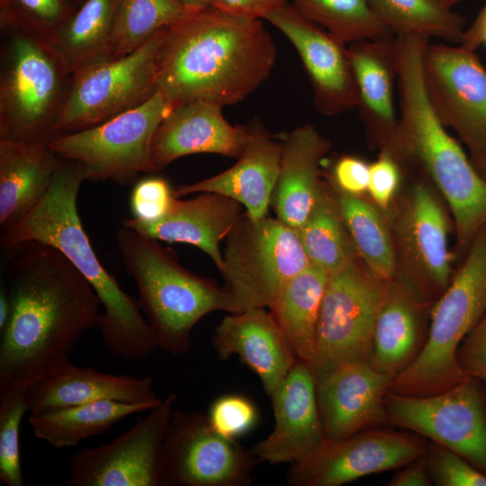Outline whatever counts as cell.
<instances>
[{"mask_svg":"<svg viewBox=\"0 0 486 486\" xmlns=\"http://www.w3.org/2000/svg\"><path fill=\"white\" fill-rule=\"evenodd\" d=\"M4 252L10 313L0 330V392L24 389L69 360L84 333L96 328L102 306L56 248L30 241Z\"/></svg>","mask_w":486,"mask_h":486,"instance_id":"obj_1","label":"cell"},{"mask_svg":"<svg viewBox=\"0 0 486 486\" xmlns=\"http://www.w3.org/2000/svg\"><path fill=\"white\" fill-rule=\"evenodd\" d=\"M275 58L260 19L195 8L164 27L158 90L175 106L197 100L231 105L266 80Z\"/></svg>","mask_w":486,"mask_h":486,"instance_id":"obj_2","label":"cell"},{"mask_svg":"<svg viewBox=\"0 0 486 486\" xmlns=\"http://www.w3.org/2000/svg\"><path fill=\"white\" fill-rule=\"evenodd\" d=\"M86 180L83 166L60 158L41 200L22 219L2 230L3 251L37 241L58 249L86 277L104 308L96 328L111 354L140 360L156 350L150 327L138 300L122 290L94 253L77 211V195Z\"/></svg>","mask_w":486,"mask_h":486,"instance_id":"obj_3","label":"cell"},{"mask_svg":"<svg viewBox=\"0 0 486 486\" xmlns=\"http://www.w3.org/2000/svg\"><path fill=\"white\" fill-rule=\"evenodd\" d=\"M428 43L424 35H396L401 136L407 157L424 168L446 197L459 241L466 244L486 226V178L446 130L428 98L423 73Z\"/></svg>","mask_w":486,"mask_h":486,"instance_id":"obj_4","label":"cell"},{"mask_svg":"<svg viewBox=\"0 0 486 486\" xmlns=\"http://www.w3.org/2000/svg\"><path fill=\"white\" fill-rule=\"evenodd\" d=\"M116 241L123 267L137 284L138 302L158 348L184 355L191 347L192 329L202 317L215 310L230 312L222 286L186 270L176 254L158 239L122 227Z\"/></svg>","mask_w":486,"mask_h":486,"instance_id":"obj_5","label":"cell"},{"mask_svg":"<svg viewBox=\"0 0 486 486\" xmlns=\"http://www.w3.org/2000/svg\"><path fill=\"white\" fill-rule=\"evenodd\" d=\"M485 313L486 226L472 239L465 262L434 307L423 348L393 379L390 391L406 396H428L469 377L459 364L458 349Z\"/></svg>","mask_w":486,"mask_h":486,"instance_id":"obj_6","label":"cell"},{"mask_svg":"<svg viewBox=\"0 0 486 486\" xmlns=\"http://www.w3.org/2000/svg\"><path fill=\"white\" fill-rule=\"evenodd\" d=\"M1 32L0 140L49 142L72 76L47 40L12 28Z\"/></svg>","mask_w":486,"mask_h":486,"instance_id":"obj_7","label":"cell"},{"mask_svg":"<svg viewBox=\"0 0 486 486\" xmlns=\"http://www.w3.org/2000/svg\"><path fill=\"white\" fill-rule=\"evenodd\" d=\"M222 289L230 312L269 308L285 284L310 266L297 230L244 212L225 238Z\"/></svg>","mask_w":486,"mask_h":486,"instance_id":"obj_8","label":"cell"},{"mask_svg":"<svg viewBox=\"0 0 486 486\" xmlns=\"http://www.w3.org/2000/svg\"><path fill=\"white\" fill-rule=\"evenodd\" d=\"M175 107L158 90L135 108L95 126L56 136L49 144L58 158L80 163L86 180L129 184L142 173H157L153 137Z\"/></svg>","mask_w":486,"mask_h":486,"instance_id":"obj_9","label":"cell"},{"mask_svg":"<svg viewBox=\"0 0 486 486\" xmlns=\"http://www.w3.org/2000/svg\"><path fill=\"white\" fill-rule=\"evenodd\" d=\"M164 27L133 52L94 63L72 76L56 136L76 132L135 108L158 91Z\"/></svg>","mask_w":486,"mask_h":486,"instance_id":"obj_10","label":"cell"},{"mask_svg":"<svg viewBox=\"0 0 486 486\" xmlns=\"http://www.w3.org/2000/svg\"><path fill=\"white\" fill-rule=\"evenodd\" d=\"M385 284L356 259L329 274L310 364L315 377L346 363L370 362Z\"/></svg>","mask_w":486,"mask_h":486,"instance_id":"obj_11","label":"cell"},{"mask_svg":"<svg viewBox=\"0 0 486 486\" xmlns=\"http://www.w3.org/2000/svg\"><path fill=\"white\" fill-rule=\"evenodd\" d=\"M387 423L430 438L486 473V384L467 377L428 396L388 392Z\"/></svg>","mask_w":486,"mask_h":486,"instance_id":"obj_12","label":"cell"},{"mask_svg":"<svg viewBox=\"0 0 486 486\" xmlns=\"http://www.w3.org/2000/svg\"><path fill=\"white\" fill-rule=\"evenodd\" d=\"M257 464L251 448L219 434L207 415L174 410L158 486H248Z\"/></svg>","mask_w":486,"mask_h":486,"instance_id":"obj_13","label":"cell"},{"mask_svg":"<svg viewBox=\"0 0 486 486\" xmlns=\"http://www.w3.org/2000/svg\"><path fill=\"white\" fill-rule=\"evenodd\" d=\"M423 73L428 98L444 126L470 148L476 169L486 172V68L474 50L428 44Z\"/></svg>","mask_w":486,"mask_h":486,"instance_id":"obj_14","label":"cell"},{"mask_svg":"<svg viewBox=\"0 0 486 486\" xmlns=\"http://www.w3.org/2000/svg\"><path fill=\"white\" fill-rule=\"evenodd\" d=\"M175 393L111 442L84 448L69 459L70 486H158L163 444Z\"/></svg>","mask_w":486,"mask_h":486,"instance_id":"obj_15","label":"cell"},{"mask_svg":"<svg viewBox=\"0 0 486 486\" xmlns=\"http://www.w3.org/2000/svg\"><path fill=\"white\" fill-rule=\"evenodd\" d=\"M428 441L409 433L366 429L328 442L314 456L290 464L292 486H339L358 478L403 467L426 454Z\"/></svg>","mask_w":486,"mask_h":486,"instance_id":"obj_16","label":"cell"},{"mask_svg":"<svg viewBox=\"0 0 486 486\" xmlns=\"http://www.w3.org/2000/svg\"><path fill=\"white\" fill-rule=\"evenodd\" d=\"M296 49L311 83L314 104L326 115L358 106L348 47L337 36L286 4L266 17Z\"/></svg>","mask_w":486,"mask_h":486,"instance_id":"obj_17","label":"cell"},{"mask_svg":"<svg viewBox=\"0 0 486 486\" xmlns=\"http://www.w3.org/2000/svg\"><path fill=\"white\" fill-rule=\"evenodd\" d=\"M270 399L274 429L251 447L258 463H301L327 446L316 379L309 363L297 360Z\"/></svg>","mask_w":486,"mask_h":486,"instance_id":"obj_18","label":"cell"},{"mask_svg":"<svg viewBox=\"0 0 486 486\" xmlns=\"http://www.w3.org/2000/svg\"><path fill=\"white\" fill-rule=\"evenodd\" d=\"M317 398L327 442L387 423L385 398L394 377L370 362H351L317 377Z\"/></svg>","mask_w":486,"mask_h":486,"instance_id":"obj_19","label":"cell"},{"mask_svg":"<svg viewBox=\"0 0 486 486\" xmlns=\"http://www.w3.org/2000/svg\"><path fill=\"white\" fill-rule=\"evenodd\" d=\"M347 47L361 116L382 150L391 152L400 161L405 157V148L393 98L397 80L396 36L359 40Z\"/></svg>","mask_w":486,"mask_h":486,"instance_id":"obj_20","label":"cell"},{"mask_svg":"<svg viewBox=\"0 0 486 486\" xmlns=\"http://www.w3.org/2000/svg\"><path fill=\"white\" fill-rule=\"evenodd\" d=\"M221 106L197 100L176 106L158 127L152 140L156 172L176 159L195 153H214L238 158L249 128L230 124Z\"/></svg>","mask_w":486,"mask_h":486,"instance_id":"obj_21","label":"cell"},{"mask_svg":"<svg viewBox=\"0 0 486 486\" xmlns=\"http://www.w3.org/2000/svg\"><path fill=\"white\" fill-rule=\"evenodd\" d=\"M219 359L231 356L258 375L270 398L298 360L266 308L248 309L225 316L212 338Z\"/></svg>","mask_w":486,"mask_h":486,"instance_id":"obj_22","label":"cell"},{"mask_svg":"<svg viewBox=\"0 0 486 486\" xmlns=\"http://www.w3.org/2000/svg\"><path fill=\"white\" fill-rule=\"evenodd\" d=\"M30 413L99 400L159 405L148 376L134 377L102 373L74 365L67 360L26 387Z\"/></svg>","mask_w":486,"mask_h":486,"instance_id":"obj_23","label":"cell"},{"mask_svg":"<svg viewBox=\"0 0 486 486\" xmlns=\"http://www.w3.org/2000/svg\"><path fill=\"white\" fill-rule=\"evenodd\" d=\"M244 212L236 200L203 193L185 201L174 198L166 214L157 221L132 217L123 219L122 225L158 240L193 245L207 254L220 271L223 256L220 243Z\"/></svg>","mask_w":486,"mask_h":486,"instance_id":"obj_24","label":"cell"},{"mask_svg":"<svg viewBox=\"0 0 486 486\" xmlns=\"http://www.w3.org/2000/svg\"><path fill=\"white\" fill-rule=\"evenodd\" d=\"M249 137L237 163L229 169L173 190L175 198L194 193H216L238 202L253 220L268 216L280 169L282 142L264 129L249 128Z\"/></svg>","mask_w":486,"mask_h":486,"instance_id":"obj_25","label":"cell"},{"mask_svg":"<svg viewBox=\"0 0 486 486\" xmlns=\"http://www.w3.org/2000/svg\"><path fill=\"white\" fill-rule=\"evenodd\" d=\"M329 142L305 124L282 137V155L270 206L276 217L298 230L314 205L321 184L320 163Z\"/></svg>","mask_w":486,"mask_h":486,"instance_id":"obj_26","label":"cell"},{"mask_svg":"<svg viewBox=\"0 0 486 486\" xmlns=\"http://www.w3.org/2000/svg\"><path fill=\"white\" fill-rule=\"evenodd\" d=\"M60 158L49 142L0 140V227L27 215L41 200Z\"/></svg>","mask_w":486,"mask_h":486,"instance_id":"obj_27","label":"cell"},{"mask_svg":"<svg viewBox=\"0 0 486 486\" xmlns=\"http://www.w3.org/2000/svg\"><path fill=\"white\" fill-rule=\"evenodd\" d=\"M425 341L417 297L402 285L386 283L375 319L370 364L395 378L417 358Z\"/></svg>","mask_w":486,"mask_h":486,"instance_id":"obj_28","label":"cell"},{"mask_svg":"<svg viewBox=\"0 0 486 486\" xmlns=\"http://www.w3.org/2000/svg\"><path fill=\"white\" fill-rule=\"evenodd\" d=\"M398 232L417 270L435 286L447 287L451 274L447 220L427 186L414 187L400 218Z\"/></svg>","mask_w":486,"mask_h":486,"instance_id":"obj_29","label":"cell"},{"mask_svg":"<svg viewBox=\"0 0 486 486\" xmlns=\"http://www.w3.org/2000/svg\"><path fill=\"white\" fill-rule=\"evenodd\" d=\"M329 274L309 266L297 274L268 308L296 358L311 363L318 317Z\"/></svg>","mask_w":486,"mask_h":486,"instance_id":"obj_30","label":"cell"},{"mask_svg":"<svg viewBox=\"0 0 486 486\" xmlns=\"http://www.w3.org/2000/svg\"><path fill=\"white\" fill-rule=\"evenodd\" d=\"M154 409L148 404L99 400L30 413L33 435L55 448L76 446L103 434L126 417Z\"/></svg>","mask_w":486,"mask_h":486,"instance_id":"obj_31","label":"cell"},{"mask_svg":"<svg viewBox=\"0 0 486 486\" xmlns=\"http://www.w3.org/2000/svg\"><path fill=\"white\" fill-rule=\"evenodd\" d=\"M120 0H85L48 41L73 76L103 61Z\"/></svg>","mask_w":486,"mask_h":486,"instance_id":"obj_32","label":"cell"},{"mask_svg":"<svg viewBox=\"0 0 486 486\" xmlns=\"http://www.w3.org/2000/svg\"><path fill=\"white\" fill-rule=\"evenodd\" d=\"M297 234L310 265L328 274L356 259L329 184L321 181L316 202Z\"/></svg>","mask_w":486,"mask_h":486,"instance_id":"obj_33","label":"cell"},{"mask_svg":"<svg viewBox=\"0 0 486 486\" xmlns=\"http://www.w3.org/2000/svg\"><path fill=\"white\" fill-rule=\"evenodd\" d=\"M330 184L340 215L357 255L379 281L391 282L396 272L391 238L384 222L371 204Z\"/></svg>","mask_w":486,"mask_h":486,"instance_id":"obj_34","label":"cell"},{"mask_svg":"<svg viewBox=\"0 0 486 486\" xmlns=\"http://www.w3.org/2000/svg\"><path fill=\"white\" fill-rule=\"evenodd\" d=\"M195 8L201 7L185 6L174 0H120L103 61L133 52L156 32Z\"/></svg>","mask_w":486,"mask_h":486,"instance_id":"obj_35","label":"cell"},{"mask_svg":"<svg viewBox=\"0 0 486 486\" xmlns=\"http://www.w3.org/2000/svg\"><path fill=\"white\" fill-rule=\"evenodd\" d=\"M393 34L411 33L461 44L466 18L430 0H369Z\"/></svg>","mask_w":486,"mask_h":486,"instance_id":"obj_36","label":"cell"},{"mask_svg":"<svg viewBox=\"0 0 486 486\" xmlns=\"http://www.w3.org/2000/svg\"><path fill=\"white\" fill-rule=\"evenodd\" d=\"M290 1L299 13L345 43L395 35L376 15L369 0Z\"/></svg>","mask_w":486,"mask_h":486,"instance_id":"obj_37","label":"cell"},{"mask_svg":"<svg viewBox=\"0 0 486 486\" xmlns=\"http://www.w3.org/2000/svg\"><path fill=\"white\" fill-rule=\"evenodd\" d=\"M76 8L72 0H0V27L49 41Z\"/></svg>","mask_w":486,"mask_h":486,"instance_id":"obj_38","label":"cell"},{"mask_svg":"<svg viewBox=\"0 0 486 486\" xmlns=\"http://www.w3.org/2000/svg\"><path fill=\"white\" fill-rule=\"evenodd\" d=\"M26 412V388L0 392V480L8 486L24 484L19 434Z\"/></svg>","mask_w":486,"mask_h":486,"instance_id":"obj_39","label":"cell"},{"mask_svg":"<svg viewBox=\"0 0 486 486\" xmlns=\"http://www.w3.org/2000/svg\"><path fill=\"white\" fill-rule=\"evenodd\" d=\"M426 458L433 483L438 486H486V473L464 457L436 442Z\"/></svg>","mask_w":486,"mask_h":486,"instance_id":"obj_40","label":"cell"},{"mask_svg":"<svg viewBox=\"0 0 486 486\" xmlns=\"http://www.w3.org/2000/svg\"><path fill=\"white\" fill-rule=\"evenodd\" d=\"M207 416L219 434L233 439L250 431L258 419L255 404L240 394L219 397L212 403Z\"/></svg>","mask_w":486,"mask_h":486,"instance_id":"obj_41","label":"cell"},{"mask_svg":"<svg viewBox=\"0 0 486 486\" xmlns=\"http://www.w3.org/2000/svg\"><path fill=\"white\" fill-rule=\"evenodd\" d=\"M173 190L163 177L148 176L139 180L130 195L133 218L148 222L163 218L175 198Z\"/></svg>","mask_w":486,"mask_h":486,"instance_id":"obj_42","label":"cell"},{"mask_svg":"<svg viewBox=\"0 0 486 486\" xmlns=\"http://www.w3.org/2000/svg\"><path fill=\"white\" fill-rule=\"evenodd\" d=\"M400 181L399 161L382 150L377 160L370 165L367 191L382 208L388 207Z\"/></svg>","mask_w":486,"mask_h":486,"instance_id":"obj_43","label":"cell"},{"mask_svg":"<svg viewBox=\"0 0 486 486\" xmlns=\"http://www.w3.org/2000/svg\"><path fill=\"white\" fill-rule=\"evenodd\" d=\"M457 357L468 376L486 384V313L462 342Z\"/></svg>","mask_w":486,"mask_h":486,"instance_id":"obj_44","label":"cell"},{"mask_svg":"<svg viewBox=\"0 0 486 486\" xmlns=\"http://www.w3.org/2000/svg\"><path fill=\"white\" fill-rule=\"evenodd\" d=\"M369 167L358 158L342 157L334 166L331 182L346 193L360 195L368 187Z\"/></svg>","mask_w":486,"mask_h":486,"instance_id":"obj_45","label":"cell"},{"mask_svg":"<svg viewBox=\"0 0 486 486\" xmlns=\"http://www.w3.org/2000/svg\"><path fill=\"white\" fill-rule=\"evenodd\" d=\"M222 10L234 14L266 19L271 13L280 9L289 0H217Z\"/></svg>","mask_w":486,"mask_h":486,"instance_id":"obj_46","label":"cell"},{"mask_svg":"<svg viewBox=\"0 0 486 486\" xmlns=\"http://www.w3.org/2000/svg\"><path fill=\"white\" fill-rule=\"evenodd\" d=\"M433 481L428 470L426 454L405 464L391 479L390 486H429Z\"/></svg>","mask_w":486,"mask_h":486,"instance_id":"obj_47","label":"cell"},{"mask_svg":"<svg viewBox=\"0 0 486 486\" xmlns=\"http://www.w3.org/2000/svg\"><path fill=\"white\" fill-rule=\"evenodd\" d=\"M482 43L486 45V4L467 31H464L461 46L476 50Z\"/></svg>","mask_w":486,"mask_h":486,"instance_id":"obj_48","label":"cell"},{"mask_svg":"<svg viewBox=\"0 0 486 486\" xmlns=\"http://www.w3.org/2000/svg\"><path fill=\"white\" fill-rule=\"evenodd\" d=\"M10 313V302L4 287L1 286L0 293V330L5 326Z\"/></svg>","mask_w":486,"mask_h":486,"instance_id":"obj_49","label":"cell"},{"mask_svg":"<svg viewBox=\"0 0 486 486\" xmlns=\"http://www.w3.org/2000/svg\"><path fill=\"white\" fill-rule=\"evenodd\" d=\"M175 2L189 7H218L220 8L217 0H174Z\"/></svg>","mask_w":486,"mask_h":486,"instance_id":"obj_50","label":"cell"},{"mask_svg":"<svg viewBox=\"0 0 486 486\" xmlns=\"http://www.w3.org/2000/svg\"><path fill=\"white\" fill-rule=\"evenodd\" d=\"M430 1L443 8L452 9L461 0H430Z\"/></svg>","mask_w":486,"mask_h":486,"instance_id":"obj_51","label":"cell"},{"mask_svg":"<svg viewBox=\"0 0 486 486\" xmlns=\"http://www.w3.org/2000/svg\"><path fill=\"white\" fill-rule=\"evenodd\" d=\"M73 3L76 5V7L80 6L85 0H72Z\"/></svg>","mask_w":486,"mask_h":486,"instance_id":"obj_52","label":"cell"}]
</instances>
